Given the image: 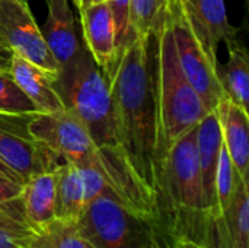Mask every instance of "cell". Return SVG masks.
<instances>
[{
  "mask_svg": "<svg viewBox=\"0 0 249 248\" xmlns=\"http://www.w3.org/2000/svg\"><path fill=\"white\" fill-rule=\"evenodd\" d=\"M166 15L172 29L175 50L181 69L190 85L203 99L206 108L209 111H214L219 101L225 96L217 73L201 50L200 44L197 42L187 22L182 6L178 4L172 9H166Z\"/></svg>",
  "mask_w": 249,
  "mask_h": 248,
  "instance_id": "ba28073f",
  "label": "cell"
},
{
  "mask_svg": "<svg viewBox=\"0 0 249 248\" xmlns=\"http://www.w3.org/2000/svg\"><path fill=\"white\" fill-rule=\"evenodd\" d=\"M155 248H174V247H172V241H171V240H163L160 244H158Z\"/></svg>",
  "mask_w": 249,
  "mask_h": 248,
  "instance_id": "d6a6232c",
  "label": "cell"
},
{
  "mask_svg": "<svg viewBox=\"0 0 249 248\" xmlns=\"http://www.w3.org/2000/svg\"><path fill=\"white\" fill-rule=\"evenodd\" d=\"M53 86L64 108L86 126L96 148L120 149L108 79L85 45L70 63L58 67Z\"/></svg>",
  "mask_w": 249,
  "mask_h": 248,
  "instance_id": "277c9868",
  "label": "cell"
},
{
  "mask_svg": "<svg viewBox=\"0 0 249 248\" xmlns=\"http://www.w3.org/2000/svg\"><path fill=\"white\" fill-rule=\"evenodd\" d=\"M99 1H107V0H92V3H99Z\"/></svg>",
  "mask_w": 249,
  "mask_h": 248,
  "instance_id": "e575fe53",
  "label": "cell"
},
{
  "mask_svg": "<svg viewBox=\"0 0 249 248\" xmlns=\"http://www.w3.org/2000/svg\"><path fill=\"white\" fill-rule=\"evenodd\" d=\"M200 246L203 248H249L248 180H238L228 209L206 228Z\"/></svg>",
  "mask_w": 249,
  "mask_h": 248,
  "instance_id": "8fae6325",
  "label": "cell"
},
{
  "mask_svg": "<svg viewBox=\"0 0 249 248\" xmlns=\"http://www.w3.org/2000/svg\"><path fill=\"white\" fill-rule=\"evenodd\" d=\"M223 146L220 124L214 111H210L197 124V155L200 165V178L204 203V227L214 213V181L216 171ZM204 234V232H203Z\"/></svg>",
  "mask_w": 249,
  "mask_h": 248,
  "instance_id": "4fadbf2b",
  "label": "cell"
},
{
  "mask_svg": "<svg viewBox=\"0 0 249 248\" xmlns=\"http://www.w3.org/2000/svg\"><path fill=\"white\" fill-rule=\"evenodd\" d=\"M165 4H166V9H172L178 4H181V0H165Z\"/></svg>",
  "mask_w": 249,
  "mask_h": 248,
  "instance_id": "1f68e13d",
  "label": "cell"
},
{
  "mask_svg": "<svg viewBox=\"0 0 249 248\" xmlns=\"http://www.w3.org/2000/svg\"><path fill=\"white\" fill-rule=\"evenodd\" d=\"M9 72L23 94L34 102L38 113H54L64 108L61 98L53 86V77L57 73L41 69L18 54H12Z\"/></svg>",
  "mask_w": 249,
  "mask_h": 248,
  "instance_id": "2e32d148",
  "label": "cell"
},
{
  "mask_svg": "<svg viewBox=\"0 0 249 248\" xmlns=\"http://www.w3.org/2000/svg\"><path fill=\"white\" fill-rule=\"evenodd\" d=\"M22 1H25V3H28V1H29V0H22Z\"/></svg>",
  "mask_w": 249,
  "mask_h": 248,
  "instance_id": "d590c367",
  "label": "cell"
},
{
  "mask_svg": "<svg viewBox=\"0 0 249 248\" xmlns=\"http://www.w3.org/2000/svg\"><path fill=\"white\" fill-rule=\"evenodd\" d=\"M239 178H242V177L238 174V171L223 145L220 149V156H219V164H217V171H216V181H214V202H216L214 213H213L212 219L206 224L204 231L210 224L217 221L223 215V212L228 209Z\"/></svg>",
  "mask_w": 249,
  "mask_h": 248,
  "instance_id": "7402d4cb",
  "label": "cell"
},
{
  "mask_svg": "<svg viewBox=\"0 0 249 248\" xmlns=\"http://www.w3.org/2000/svg\"><path fill=\"white\" fill-rule=\"evenodd\" d=\"M165 10V0H130V28L134 38L149 39Z\"/></svg>",
  "mask_w": 249,
  "mask_h": 248,
  "instance_id": "603a6c76",
  "label": "cell"
},
{
  "mask_svg": "<svg viewBox=\"0 0 249 248\" xmlns=\"http://www.w3.org/2000/svg\"><path fill=\"white\" fill-rule=\"evenodd\" d=\"M9 63L7 60H1L0 58V70H9Z\"/></svg>",
  "mask_w": 249,
  "mask_h": 248,
  "instance_id": "836d02e7",
  "label": "cell"
},
{
  "mask_svg": "<svg viewBox=\"0 0 249 248\" xmlns=\"http://www.w3.org/2000/svg\"><path fill=\"white\" fill-rule=\"evenodd\" d=\"M80 12L83 45L101 69H105L115 57L114 20L108 1L90 3Z\"/></svg>",
  "mask_w": 249,
  "mask_h": 248,
  "instance_id": "9a60e30c",
  "label": "cell"
},
{
  "mask_svg": "<svg viewBox=\"0 0 249 248\" xmlns=\"http://www.w3.org/2000/svg\"><path fill=\"white\" fill-rule=\"evenodd\" d=\"M57 170L32 175L22 186L19 196L25 222L38 231L55 219Z\"/></svg>",
  "mask_w": 249,
  "mask_h": 248,
  "instance_id": "e0dca14e",
  "label": "cell"
},
{
  "mask_svg": "<svg viewBox=\"0 0 249 248\" xmlns=\"http://www.w3.org/2000/svg\"><path fill=\"white\" fill-rule=\"evenodd\" d=\"M156 110V167L168 148L210 111L187 80L175 50L166 10L147 41Z\"/></svg>",
  "mask_w": 249,
  "mask_h": 248,
  "instance_id": "3957f363",
  "label": "cell"
},
{
  "mask_svg": "<svg viewBox=\"0 0 249 248\" xmlns=\"http://www.w3.org/2000/svg\"><path fill=\"white\" fill-rule=\"evenodd\" d=\"M10 57H12V51H10V48L6 45V42L0 38V58L1 60H7V61H10Z\"/></svg>",
  "mask_w": 249,
  "mask_h": 248,
  "instance_id": "f546056e",
  "label": "cell"
},
{
  "mask_svg": "<svg viewBox=\"0 0 249 248\" xmlns=\"http://www.w3.org/2000/svg\"><path fill=\"white\" fill-rule=\"evenodd\" d=\"M204 203L197 155V126L178 137L156 167L155 222L171 241L201 243Z\"/></svg>",
  "mask_w": 249,
  "mask_h": 248,
  "instance_id": "7a4b0ae2",
  "label": "cell"
},
{
  "mask_svg": "<svg viewBox=\"0 0 249 248\" xmlns=\"http://www.w3.org/2000/svg\"><path fill=\"white\" fill-rule=\"evenodd\" d=\"M85 208L83 186L76 165L64 162L57 168L55 219L76 222Z\"/></svg>",
  "mask_w": 249,
  "mask_h": 248,
  "instance_id": "d6986e66",
  "label": "cell"
},
{
  "mask_svg": "<svg viewBox=\"0 0 249 248\" xmlns=\"http://www.w3.org/2000/svg\"><path fill=\"white\" fill-rule=\"evenodd\" d=\"M34 232L23 219L19 197L0 205V248H29Z\"/></svg>",
  "mask_w": 249,
  "mask_h": 248,
  "instance_id": "ffe728a7",
  "label": "cell"
},
{
  "mask_svg": "<svg viewBox=\"0 0 249 248\" xmlns=\"http://www.w3.org/2000/svg\"><path fill=\"white\" fill-rule=\"evenodd\" d=\"M112 20H114V34H115V48L121 50L131 41L134 35L130 28V0H107Z\"/></svg>",
  "mask_w": 249,
  "mask_h": 248,
  "instance_id": "d4e9b609",
  "label": "cell"
},
{
  "mask_svg": "<svg viewBox=\"0 0 249 248\" xmlns=\"http://www.w3.org/2000/svg\"><path fill=\"white\" fill-rule=\"evenodd\" d=\"M29 132L66 162L76 167L90 164L96 158L98 148L86 126L67 108L35 113L29 120Z\"/></svg>",
  "mask_w": 249,
  "mask_h": 248,
  "instance_id": "52a82bcc",
  "label": "cell"
},
{
  "mask_svg": "<svg viewBox=\"0 0 249 248\" xmlns=\"http://www.w3.org/2000/svg\"><path fill=\"white\" fill-rule=\"evenodd\" d=\"M217 115L223 145L238 171V174L248 180L249 167V118L248 111L236 105L226 95L214 108Z\"/></svg>",
  "mask_w": 249,
  "mask_h": 248,
  "instance_id": "5bb4252c",
  "label": "cell"
},
{
  "mask_svg": "<svg viewBox=\"0 0 249 248\" xmlns=\"http://www.w3.org/2000/svg\"><path fill=\"white\" fill-rule=\"evenodd\" d=\"M35 113H0V162L23 183L35 174L54 171L66 161L29 132Z\"/></svg>",
  "mask_w": 249,
  "mask_h": 248,
  "instance_id": "8992f818",
  "label": "cell"
},
{
  "mask_svg": "<svg viewBox=\"0 0 249 248\" xmlns=\"http://www.w3.org/2000/svg\"><path fill=\"white\" fill-rule=\"evenodd\" d=\"M0 175H4V177H7V178H10V180H13V181H18V183H20V184H23V181L13 172V171H10L4 164H1L0 162Z\"/></svg>",
  "mask_w": 249,
  "mask_h": 248,
  "instance_id": "f1b7e54d",
  "label": "cell"
},
{
  "mask_svg": "<svg viewBox=\"0 0 249 248\" xmlns=\"http://www.w3.org/2000/svg\"><path fill=\"white\" fill-rule=\"evenodd\" d=\"M181 6L197 42L217 73L220 44L238 35L229 22L225 0H181Z\"/></svg>",
  "mask_w": 249,
  "mask_h": 248,
  "instance_id": "30bf717a",
  "label": "cell"
},
{
  "mask_svg": "<svg viewBox=\"0 0 249 248\" xmlns=\"http://www.w3.org/2000/svg\"><path fill=\"white\" fill-rule=\"evenodd\" d=\"M76 225L95 248H155L169 240L150 218L134 212L108 187L83 208Z\"/></svg>",
  "mask_w": 249,
  "mask_h": 248,
  "instance_id": "5b68a950",
  "label": "cell"
},
{
  "mask_svg": "<svg viewBox=\"0 0 249 248\" xmlns=\"http://www.w3.org/2000/svg\"><path fill=\"white\" fill-rule=\"evenodd\" d=\"M98 153V152H96ZM96 159V158H95ZM95 159L90 164L77 167L79 174H80V180H82V186H83V200H85V206L92 202L95 197H98L108 186L99 171V168L96 167Z\"/></svg>",
  "mask_w": 249,
  "mask_h": 248,
  "instance_id": "484cf974",
  "label": "cell"
},
{
  "mask_svg": "<svg viewBox=\"0 0 249 248\" xmlns=\"http://www.w3.org/2000/svg\"><path fill=\"white\" fill-rule=\"evenodd\" d=\"M174 248H203L198 243H194L188 238H177L172 241Z\"/></svg>",
  "mask_w": 249,
  "mask_h": 248,
  "instance_id": "83f0119b",
  "label": "cell"
},
{
  "mask_svg": "<svg viewBox=\"0 0 249 248\" xmlns=\"http://www.w3.org/2000/svg\"><path fill=\"white\" fill-rule=\"evenodd\" d=\"M147 41L136 38L102 69L111 91L120 151L155 208L156 110Z\"/></svg>",
  "mask_w": 249,
  "mask_h": 248,
  "instance_id": "6da1fadb",
  "label": "cell"
},
{
  "mask_svg": "<svg viewBox=\"0 0 249 248\" xmlns=\"http://www.w3.org/2000/svg\"><path fill=\"white\" fill-rule=\"evenodd\" d=\"M0 38L12 54H18L51 73L58 72V64L48 50L28 3L0 0Z\"/></svg>",
  "mask_w": 249,
  "mask_h": 248,
  "instance_id": "9c48e42d",
  "label": "cell"
},
{
  "mask_svg": "<svg viewBox=\"0 0 249 248\" xmlns=\"http://www.w3.org/2000/svg\"><path fill=\"white\" fill-rule=\"evenodd\" d=\"M22 186L23 184L18 181H13L4 175H0V205L19 197L22 193Z\"/></svg>",
  "mask_w": 249,
  "mask_h": 248,
  "instance_id": "4316f807",
  "label": "cell"
},
{
  "mask_svg": "<svg viewBox=\"0 0 249 248\" xmlns=\"http://www.w3.org/2000/svg\"><path fill=\"white\" fill-rule=\"evenodd\" d=\"M29 248H95L79 231L76 222L51 221L34 232Z\"/></svg>",
  "mask_w": 249,
  "mask_h": 248,
  "instance_id": "44dd1931",
  "label": "cell"
},
{
  "mask_svg": "<svg viewBox=\"0 0 249 248\" xmlns=\"http://www.w3.org/2000/svg\"><path fill=\"white\" fill-rule=\"evenodd\" d=\"M71 1H74V4L77 6L79 10L85 9L86 6H89V4L92 3V0H71Z\"/></svg>",
  "mask_w": 249,
  "mask_h": 248,
  "instance_id": "4dcf8cb0",
  "label": "cell"
},
{
  "mask_svg": "<svg viewBox=\"0 0 249 248\" xmlns=\"http://www.w3.org/2000/svg\"><path fill=\"white\" fill-rule=\"evenodd\" d=\"M0 113H38L34 102L18 86L9 70H0Z\"/></svg>",
  "mask_w": 249,
  "mask_h": 248,
  "instance_id": "cb8c5ba5",
  "label": "cell"
},
{
  "mask_svg": "<svg viewBox=\"0 0 249 248\" xmlns=\"http://www.w3.org/2000/svg\"><path fill=\"white\" fill-rule=\"evenodd\" d=\"M228 61L220 64L217 76L225 95L236 105L248 111L249 104V57L245 45L233 38L226 42Z\"/></svg>",
  "mask_w": 249,
  "mask_h": 248,
  "instance_id": "ac0fdd59",
  "label": "cell"
},
{
  "mask_svg": "<svg viewBox=\"0 0 249 248\" xmlns=\"http://www.w3.org/2000/svg\"><path fill=\"white\" fill-rule=\"evenodd\" d=\"M41 32L58 67L70 63L83 48L70 0H48V16Z\"/></svg>",
  "mask_w": 249,
  "mask_h": 248,
  "instance_id": "7c38bea8",
  "label": "cell"
}]
</instances>
